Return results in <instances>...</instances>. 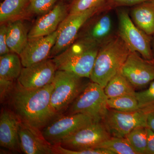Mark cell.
<instances>
[{
  "instance_id": "cell-9",
  "label": "cell",
  "mask_w": 154,
  "mask_h": 154,
  "mask_svg": "<svg viewBox=\"0 0 154 154\" xmlns=\"http://www.w3.org/2000/svg\"><path fill=\"white\" fill-rule=\"evenodd\" d=\"M94 122L91 117L82 113L69 114L52 120L42 128V134L48 143L55 145L65 138Z\"/></svg>"
},
{
  "instance_id": "cell-29",
  "label": "cell",
  "mask_w": 154,
  "mask_h": 154,
  "mask_svg": "<svg viewBox=\"0 0 154 154\" xmlns=\"http://www.w3.org/2000/svg\"><path fill=\"white\" fill-rule=\"evenodd\" d=\"M55 154H113L112 152L108 150L102 148H95L79 150H72L63 147L60 145L57 144L53 146Z\"/></svg>"
},
{
  "instance_id": "cell-15",
  "label": "cell",
  "mask_w": 154,
  "mask_h": 154,
  "mask_svg": "<svg viewBox=\"0 0 154 154\" xmlns=\"http://www.w3.org/2000/svg\"><path fill=\"white\" fill-rule=\"evenodd\" d=\"M39 132V130L20 121L19 131L20 149L26 154H55L53 146Z\"/></svg>"
},
{
  "instance_id": "cell-14",
  "label": "cell",
  "mask_w": 154,
  "mask_h": 154,
  "mask_svg": "<svg viewBox=\"0 0 154 154\" xmlns=\"http://www.w3.org/2000/svg\"><path fill=\"white\" fill-rule=\"evenodd\" d=\"M59 28L47 36L28 38L19 56L23 67H27L47 59L59 33Z\"/></svg>"
},
{
  "instance_id": "cell-30",
  "label": "cell",
  "mask_w": 154,
  "mask_h": 154,
  "mask_svg": "<svg viewBox=\"0 0 154 154\" xmlns=\"http://www.w3.org/2000/svg\"><path fill=\"white\" fill-rule=\"evenodd\" d=\"M149 0H107L106 8L112 11L118 8L132 7Z\"/></svg>"
},
{
  "instance_id": "cell-6",
  "label": "cell",
  "mask_w": 154,
  "mask_h": 154,
  "mask_svg": "<svg viewBox=\"0 0 154 154\" xmlns=\"http://www.w3.org/2000/svg\"><path fill=\"white\" fill-rule=\"evenodd\" d=\"M82 79L70 72L57 70L51 97V107L56 113L66 109L81 93L85 87Z\"/></svg>"
},
{
  "instance_id": "cell-33",
  "label": "cell",
  "mask_w": 154,
  "mask_h": 154,
  "mask_svg": "<svg viewBox=\"0 0 154 154\" xmlns=\"http://www.w3.org/2000/svg\"><path fill=\"white\" fill-rule=\"evenodd\" d=\"M147 145L146 154H154V131L147 127Z\"/></svg>"
},
{
  "instance_id": "cell-10",
  "label": "cell",
  "mask_w": 154,
  "mask_h": 154,
  "mask_svg": "<svg viewBox=\"0 0 154 154\" xmlns=\"http://www.w3.org/2000/svg\"><path fill=\"white\" fill-rule=\"evenodd\" d=\"M110 137L102 121L94 122L65 138L59 144L72 150L95 148Z\"/></svg>"
},
{
  "instance_id": "cell-20",
  "label": "cell",
  "mask_w": 154,
  "mask_h": 154,
  "mask_svg": "<svg viewBox=\"0 0 154 154\" xmlns=\"http://www.w3.org/2000/svg\"><path fill=\"white\" fill-rule=\"evenodd\" d=\"M19 54L11 52L0 57V79L14 82L19 78L22 69Z\"/></svg>"
},
{
  "instance_id": "cell-31",
  "label": "cell",
  "mask_w": 154,
  "mask_h": 154,
  "mask_svg": "<svg viewBox=\"0 0 154 154\" xmlns=\"http://www.w3.org/2000/svg\"><path fill=\"white\" fill-rule=\"evenodd\" d=\"M0 27V55L7 54L11 51L8 47L6 42L7 25L5 23L1 24Z\"/></svg>"
},
{
  "instance_id": "cell-13",
  "label": "cell",
  "mask_w": 154,
  "mask_h": 154,
  "mask_svg": "<svg viewBox=\"0 0 154 154\" xmlns=\"http://www.w3.org/2000/svg\"><path fill=\"white\" fill-rule=\"evenodd\" d=\"M56 66L53 60L47 59L27 67H23L17 83L27 89L43 88L52 84Z\"/></svg>"
},
{
  "instance_id": "cell-37",
  "label": "cell",
  "mask_w": 154,
  "mask_h": 154,
  "mask_svg": "<svg viewBox=\"0 0 154 154\" xmlns=\"http://www.w3.org/2000/svg\"><path fill=\"white\" fill-rule=\"evenodd\" d=\"M151 1H152V2H154V0H150Z\"/></svg>"
},
{
  "instance_id": "cell-34",
  "label": "cell",
  "mask_w": 154,
  "mask_h": 154,
  "mask_svg": "<svg viewBox=\"0 0 154 154\" xmlns=\"http://www.w3.org/2000/svg\"><path fill=\"white\" fill-rule=\"evenodd\" d=\"M147 126L154 131V110L149 113L147 119Z\"/></svg>"
},
{
  "instance_id": "cell-12",
  "label": "cell",
  "mask_w": 154,
  "mask_h": 154,
  "mask_svg": "<svg viewBox=\"0 0 154 154\" xmlns=\"http://www.w3.org/2000/svg\"><path fill=\"white\" fill-rule=\"evenodd\" d=\"M120 72L134 88L144 87L154 81V61L131 52Z\"/></svg>"
},
{
  "instance_id": "cell-5",
  "label": "cell",
  "mask_w": 154,
  "mask_h": 154,
  "mask_svg": "<svg viewBox=\"0 0 154 154\" xmlns=\"http://www.w3.org/2000/svg\"><path fill=\"white\" fill-rule=\"evenodd\" d=\"M104 88L92 82L85 86L72 103L69 113H82L95 122L102 121L108 111Z\"/></svg>"
},
{
  "instance_id": "cell-32",
  "label": "cell",
  "mask_w": 154,
  "mask_h": 154,
  "mask_svg": "<svg viewBox=\"0 0 154 154\" xmlns=\"http://www.w3.org/2000/svg\"><path fill=\"white\" fill-rule=\"evenodd\" d=\"M14 82L0 79V96L1 102L8 97L14 87Z\"/></svg>"
},
{
  "instance_id": "cell-35",
  "label": "cell",
  "mask_w": 154,
  "mask_h": 154,
  "mask_svg": "<svg viewBox=\"0 0 154 154\" xmlns=\"http://www.w3.org/2000/svg\"><path fill=\"white\" fill-rule=\"evenodd\" d=\"M152 49L154 58V35H153V36H152Z\"/></svg>"
},
{
  "instance_id": "cell-23",
  "label": "cell",
  "mask_w": 154,
  "mask_h": 154,
  "mask_svg": "<svg viewBox=\"0 0 154 154\" xmlns=\"http://www.w3.org/2000/svg\"><path fill=\"white\" fill-rule=\"evenodd\" d=\"M107 105L111 109L122 112H132L140 110L134 94L107 99Z\"/></svg>"
},
{
  "instance_id": "cell-1",
  "label": "cell",
  "mask_w": 154,
  "mask_h": 154,
  "mask_svg": "<svg viewBox=\"0 0 154 154\" xmlns=\"http://www.w3.org/2000/svg\"><path fill=\"white\" fill-rule=\"evenodd\" d=\"M53 84L27 89L17 83L8 97L14 112L20 121L36 129L43 128L57 115L51 104Z\"/></svg>"
},
{
  "instance_id": "cell-2",
  "label": "cell",
  "mask_w": 154,
  "mask_h": 154,
  "mask_svg": "<svg viewBox=\"0 0 154 154\" xmlns=\"http://www.w3.org/2000/svg\"><path fill=\"white\" fill-rule=\"evenodd\" d=\"M131 51L117 34L99 48L90 79L103 88L120 71Z\"/></svg>"
},
{
  "instance_id": "cell-28",
  "label": "cell",
  "mask_w": 154,
  "mask_h": 154,
  "mask_svg": "<svg viewBox=\"0 0 154 154\" xmlns=\"http://www.w3.org/2000/svg\"><path fill=\"white\" fill-rule=\"evenodd\" d=\"M58 0H28L27 9L33 14H44L56 5Z\"/></svg>"
},
{
  "instance_id": "cell-26",
  "label": "cell",
  "mask_w": 154,
  "mask_h": 154,
  "mask_svg": "<svg viewBox=\"0 0 154 154\" xmlns=\"http://www.w3.org/2000/svg\"><path fill=\"white\" fill-rule=\"evenodd\" d=\"M107 0H72L69 8L68 14L81 13L92 9L108 11L106 8Z\"/></svg>"
},
{
  "instance_id": "cell-17",
  "label": "cell",
  "mask_w": 154,
  "mask_h": 154,
  "mask_svg": "<svg viewBox=\"0 0 154 154\" xmlns=\"http://www.w3.org/2000/svg\"><path fill=\"white\" fill-rule=\"evenodd\" d=\"M20 121L14 112L3 109L0 116V145L12 151H19Z\"/></svg>"
},
{
  "instance_id": "cell-36",
  "label": "cell",
  "mask_w": 154,
  "mask_h": 154,
  "mask_svg": "<svg viewBox=\"0 0 154 154\" xmlns=\"http://www.w3.org/2000/svg\"><path fill=\"white\" fill-rule=\"evenodd\" d=\"M65 1H71V0H65Z\"/></svg>"
},
{
  "instance_id": "cell-7",
  "label": "cell",
  "mask_w": 154,
  "mask_h": 154,
  "mask_svg": "<svg viewBox=\"0 0 154 154\" xmlns=\"http://www.w3.org/2000/svg\"><path fill=\"white\" fill-rule=\"evenodd\" d=\"M112 11L97 13L88 19L80 30L76 40H82L100 47L117 34Z\"/></svg>"
},
{
  "instance_id": "cell-18",
  "label": "cell",
  "mask_w": 154,
  "mask_h": 154,
  "mask_svg": "<svg viewBox=\"0 0 154 154\" xmlns=\"http://www.w3.org/2000/svg\"><path fill=\"white\" fill-rule=\"evenodd\" d=\"M130 17L134 23L149 36L154 35V2L150 0L131 7Z\"/></svg>"
},
{
  "instance_id": "cell-19",
  "label": "cell",
  "mask_w": 154,
  "mask_h": 154,
  "mask_svg": "<svg viewBox=\"0 0 154 154\" xmlns=\"http://www.w3.org/2000/svg\"><path fill=\"white\" fill-rule=\"evenodd\" d=\"M28 39V30L21 20L15 19L7 25L6 42L11 52L20 55Z\"/></svg>"
},
{
  "instance_id": "cell-11",
  "label": "cell",
  "mask_w": 154,
  "mask_h": 154,
  "mask_svg": "<svg viewBox=\"0 0 154 154\" xmlns=\"http://www.w3.org/2000/svg\"><path fill=\"white\" fill-rule=\"evenodd\" d=\"M103 11H105L92 9L77 14H68L59 26V33L50 57H55L72 44L81 28L88 19L97 13Z\"/></svg>"
},
{
  "instance_id": "cell-4",
  "label": "cell",
  "mask_w": 154,
  "mask_h": 154,
  "mask_svg": "<svg viewBox=\"0 0 154 154\" xmlns=\"http://www.w3.org/2000/svg\"><path fill=\"white\" fill-rule=\"evenodd\" d=\"M116 9L118 20L117 35L131 52H138L145 59L154 61L152 49V36L148 35L135 25L127 9Z\"/></svg>"
},
{
  "instance_id": "cell-27",
  "label": "cell",
  "mask_w": 154,
  "mask_h": 154,
  "mask_svg": "<svg viewBox=\"0 0 154 154\" xmlns=\"http://www.w3.org/2000/svg\"><path fill=\"white\" fill-rule=\"evenodd\" d=\"M140 110L148 112L154 110V81L149 84L147 89L140 92H135Z\"/></svg>"
},
{
  "instance_id": "cell-22",
  "label": "cell",
  "mask_w": 154,
  "mask_h": 154,
  "mask_svg": "<svg viewBox=\"0 0 154 154\" xmlns=\"http://www.w3.org/2000/svg\"><path fill=\"white\" fill-rule=\"evenodd\" d=\"M28 5V0H4L0 6L1 24L19 17Z\"/></svg>"
},
{
  "instance_id": "cell-21",
  "label": "cell",
  "mask_w": 154,
  "mask_h": 154,
  "mask_svg": "<svg viewBox=\"0 0 154 154\" xmlns=\"http://www.w3.org/2000/svg\"><path fill=\"white\" fill-rule=\"evenodd\" d=\"M107 99L134 94V88L119 71L107 83L104 88Z\"/></svg>"
},
{
  "instance_id": "cell-8",
  "label": "cell",
  "mask_w": 154,
  "mask_h": 154,
  "mask_svg": "<svg viewBox=\"0 0 154 154\" xmlns=\"http://www.w3.org/2000/svg\"><path fill=\"white\" fill-rule=\"evenodd\" d=\"M149 113L141 110L126 112L111 109L102 121L111 137H125L137 128L147 127Z\"/></svg>"
},
{
  "instance_id": "cell-3",
  "label": "cell",
  "mask_w": 154,
  "mask_h": 154,
  "mask_svg": "<svg viewBox=\"0 0 154 154\" xmlns=\"http://www.w3.org/2000/svg\"><path fill=\"white\" fill-rule=\"evenodd\" d=\"M100 47L75 40L53 60L57 70L70 72L80 78H90Z\"/></svg>"
},
{
  "instance_id": "cell-24",
  "label": "cell",
  "mask_w": 154,
  "mask_h": 154,
  "mask_svg": "<svg viewBox=\"0 0 154 154\" xmlns=\"http://www.w3.org/2000/svg\"><path fill=\"white\" fill-rule=\"evenodd\" d=\"M98 148L106 149L113 154H137L126 137H110Z\"/></svg>"
},
{
  "instance_id": "cell-16",
  "label": "cell",
  "mask_w": 154,
  "mask_h": 154,
  "mask_svg": "<svg viewBox=\"0 0 154 154\" xmlns=\"http://www.w3.org/2000/svg\"><path fill=\"white\" fill-rule=\"evenodd\" d=\"M67 13L66 5L59 3L38 19L28 32V38L47 36L55 32L66 18Z\"/></svg>"
},
{
  "instance_id": "cell-25",
  "label": "cell",
  "mask_w": 154,
  "mask_h": 154,
  "mask_svg": "<svg viewBox=\"0 0 154 154\" xmlns=\"http://www.w3.org/2000/svg\"><path fill=\"white\" fill-rule=\"evenodd\" d=\"M147 127H140L133 130L125 137L137 154H146Z\"/></svg>"
}]
</instances>
